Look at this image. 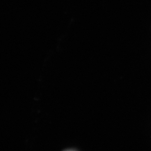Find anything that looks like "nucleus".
Returning <instances> with one entry per match:
<instances>
[{"label": "nucleus", "mask_w": 151, "mask_h": 151, "mask_svg": "<svg viewBox=\"0 0 151 151\" xmlns=\"http://www.w3.org/2000/svg\"></svg>", "instance_id": "nucleus-1"}]
</instances>
